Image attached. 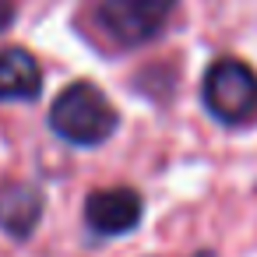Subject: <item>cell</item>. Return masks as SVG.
Here are the masks:
<instances>
[{
  "instance_id": "1",
  "label": "cell",
  "mask_w": 257,
  "mask_h": 257,
  "mask_svg": "<svg viewBox=\"0 0 257 257\" xmlns=\"http://www.w3.org/2000/svg\"><path fill=\"white\" fill-rule=\"evenodd\" d=\"M50 131L74 148H99L120 131V109L95 81H71L50 106Z\"/></svg>"
},
{
  "instance_id": "2",
  "label": "cell",
  "mask_w": 257,
  "mask_h": 257,
  "mask_svg": "<svg viewBox=\"0 0 257 257\" xmlns=\"http://www.w3.org/2000/svg\"><path fill=\"white\" fill-rule=\"evenodd\" d=\"M201 102L222 127L257 123V71L239 57H218L201 78Z\"/></svg>"
},
{
  "instance_id": "3",
  "label": "cell",
  "mask_w": 257,
  "mask_h": 257,
  "mask_svg": "<svg viewBox=\"0 0 257 257\" xmlns=\"http://www.w3.org/2000/svg\"><path fill=\"white\" fill-rule=\"evenodd\" d=\"M176 4L180 0H99L95 29L116 50H141L166 32Z\"/></svg>"
},
{
  "instance_id": "4",
  "label": "cell",
  "mask_w": 257,
  "mask_h": 257,
  "mask_svg": "<svg viewBox=\"0 0 257 257\" xmlns=\"http://www.w3.org/2000/svg\"><path fill=\"white\" fill-rule=\"evenodd\" d=\"M85 229L99 239H113V236H127L141 225L145 218V197L138 187L116 183V187H99L85 197Z\"/></svg>"
},
{
  "instance_id": "5",
  "label": "cell",
  "mask_w": 257,
  "mask_h": 257,
  "mask_svg": "<svg viewBox=\"0 0 257 257\" xmlns=\"http://www.w3.org/2000/svg\"><path fill=\"white\" fill-rule=\"evenodd\" d=\"M46 194L32 180H0V232L25 243L39 229Z\"/></svg>"
},
{
  "instance_id": "6",
  "label": "cell",
  "mask_w": 257,
  "mask_h": 257,
  "mask_svg": "<svg viewBox=\"0 0 257 257\" xmlns=\"http://www.w3.org/2000/svg\"><path fill=\"white\" fill-rule=\"evenodd\" d=\"M43 95V64L25 46H0V102H36Z\"/></svg>"
},
{
  "instance_id": "7",
  "label": "cell",
  "mask_w": 257,
  "mask_h": 257,
  "mask_svg": "<svg viewBox=\"0 0 257 257\" xmlns=\"http://www.w3.org/2000/svg\"><path fill=\"white\" fill-rule=\"evenodd\" d=\"M15 18H18V4L15 0H0V36L15 25Z\"/></svg>"
}]
</instances>
